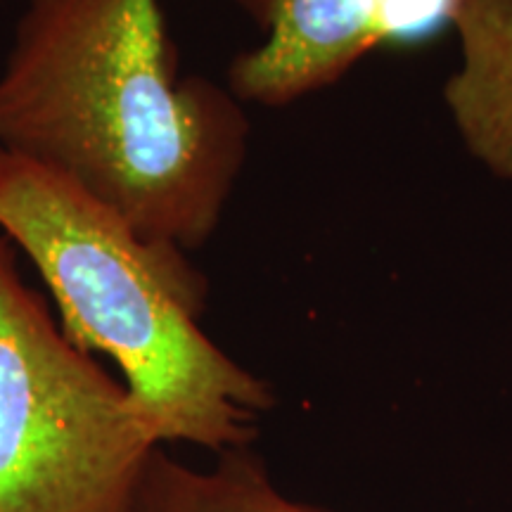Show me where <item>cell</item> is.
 Instances as JSON below:
<instances>
[{
    "mask_svg": "<svg viewBox=\"0 0 512 512\" xmlns=\"http://www.w3.org/2000/svg\"><path fill=\"white\" fill-rule=\"evenodd\" d=\"M157 446L128 389L55 328L0 238V512H128Z\"/></svg>",
    "mask_w": 512,
    "mask_h": 512,
    "instance_id": "3957f363",
    "label": "cell"
},
{
    "mask_svg": "<svg viewBox=\"0 0 512 512\" xmlns=\"http://www.w3.org/2000/svg\"><path fill=\"white\" fill-rule=\"evenodd\" d=\"M0 228L38 268L76 347L117 363L159 444L249 446L268 382L200 328L207 280L55 171L0 152Z\"/></svg>",
    "mask_w": 512,
    "mask_h": 512,
    "instance_id": "7a4b0ae2",
    "label": "cell"
},
{
    "mask_svg": "<svg viewBox=\"0 0 512 512\" xmlns=\"http://www.w3.org/2000/svg\"><path fill=\"white\" fill-rule=\"evenodd\" d=\"M264 43L235 57L230 93L283 107L342 79L380 46H406L453 27L465 0H240Z\"/></svg>",
    "mask_w": 512,
    "mask_h": 512,
    "instance_id": "277c9868",
    "label": "cell"
},
{
    "mask_svg": "<svg viewBox=\"0 0 512 512\" xmlns=\"http://www.w3.org/2000/svg\"><path fill=\"white\" fill-rule=\"evenodd\" d=\"M128 512H328L294 503L275 489L247 446L219 453L211 472H197L155 448Z\"/></svg>",
    "mask_w": 512,
    "mask_h": 512,
    "instance_id": "8992f818",
    "label": "cell"
},
{
    "mask_svg": "<svg viewBox=\"0 0 512 512\" xmlns=\"http://www.w3.org/2000/svg\"><path fill=\"white\" fill-rule=\"evenodd\" d=\"M453 29L463 64L444 98L467 150L512 181V0H465Z\"/></svg>",
    "mask_w": 512,
    "mask_h": 512,
    "instance_id": "5b68a950",
    "label": "cell"
},
{
    "mask_svg": "<svg viewBox=\"0 0 512 512\" xmlns=\"http://www.w3.org/2000/svg\"><path fill=\"white\" fill-rule=\"evenodd\" d=\"M247 138L233 93L178 79L162 0H27L0 72V152L185 252L219 226Z\"/></svg>",
    "mask_w": 512,
    "mask_h": 512,
    "instance_id": "6da1fadb",
    "label": "cell"
}]
</instances>
